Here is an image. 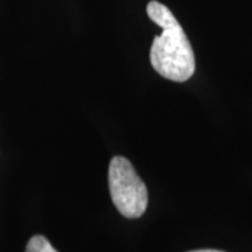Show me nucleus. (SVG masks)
Here are the masks:
<instances>
[{"label":"nucleus","instance_id":"obj_4","mask_svg":"<svg viewBox=\"0 0 252 252\" xmlns=\"http://www.w3.org/2000/svg\"><path fill=\"white\" fill-rule=\"evenodd\" d=\"M190 252H223V251H216V250H198V251H190Z\"/></svg>","mask_w":252,"mask_h":252},{"label":"nucleus","instance_id":"obj_2","mask_svg":"<svg viewBox=\"0 0 252 252\" xmlns=\"http://www.w3.org/2000/svg\"><path fill=\"white\" fill-rule=\"evenodd\" d=\"M108 185L111 199L122 216L137 219L146 212L149 202L147 188L127 158L117 156L111 160Z\"/></svg>","mask_w":252,"mask_h":252},{"label":"nucleus","instance_id":"obj_3","mask_svg":"<svg viewBox=\"0 0 252 252\" xmlns=\"http://www.w3.org/2000/svg\"><path fill=\"white\" fill-rule=\"evenodd\" d=\"M26 252H58L42 235H34L27 244Z\"/></svg>","mask_w":252,"mask_h":252},{"label":"nucleus","instance_id":"obj_1","mask_svg":"<svg viewBox=\"0 0 252 252\" xmlns=\"http://www.w3.org/2000/svg\"><path fill=\"white\" fill-rule=\"evenodd\" d=\"M147 16L162 28L150 48V62L160 76L172 81H187L195 72V54L188 36L172 11L162 3L152 0Z\"/></svg>","mask_w":252,"mask_h":252}]
</instances>
